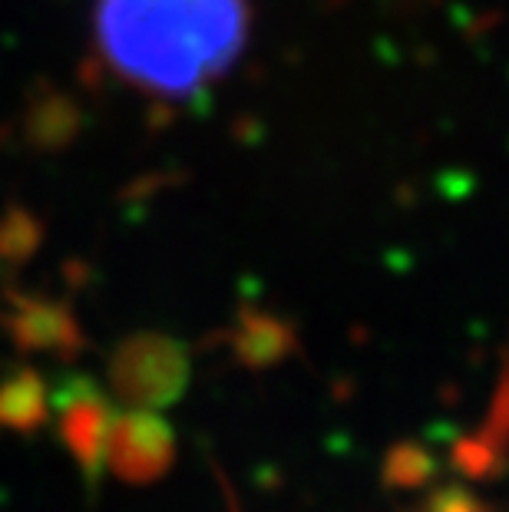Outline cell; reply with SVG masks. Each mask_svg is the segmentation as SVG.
<instances>
[{
    "instance_id": "obj_1",
    "label": "cell",
    "mask_w": 509,
    "mask_h": 512,
    "mask_svg": "<svg viewBox=\"0 0 509 512\" xmlns=\"http://www.w3.org/2000/svg\"><path fill=\"white\" fill-rule=\"evenodd\" d=\"M248 0H100L96 34L106 63L156 96H196L245 50Z\"/></svg>"
}]
</instances>
